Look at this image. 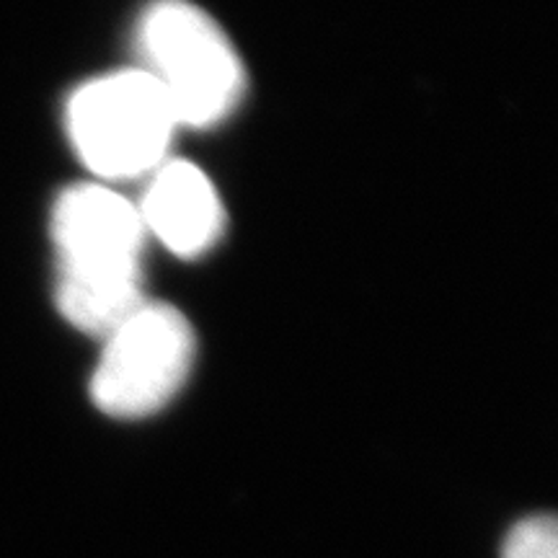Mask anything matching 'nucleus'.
I'll return each instance as SVG.
<instances>
[{
  "label": "nucleus",
  "instance_id": "obj_4",
  "mask_svg": "<svg viewBox=\"0 0 558 558\" xmlns=\"http://www.w3.org/2000/svg\"><path fill=\"white\" fill-rule=\"evenodd\" d=\"M192 362L194 331L184 313L145 300L104 337V352L90 375V399L109 416H150L179 393Z\"/></svg>",
  "mask_w": 558,
  "mask_h": 558
},
{
  "label": "nucleus",
  "instance_id": "obj_2",
  "mask_svg": "<svg viewBox=\"0 0 558 558\" xmlns=\"http://www.w3.org/2000/svg\"><path fill=\"white\" fill-rule=\"evenodd\" d=\"M135 47L145 73L171 104L179 128H215L246 90L228 34L190 0H153L140 13Z\"/></svg>",
  "mask_w": 558,
  "mask_h": 558
},
{
  "label": "nucleus",
  "instance_id": "obj_1",
  "mask_svg": "<svg viewBox=\"0 0 558 558\" xmlns=\"http://www.w3.org/2000/svg\"><path fill=\"white\" fill-rule=\"evenodd\" d=\"M54 300L68 324L107 337L145 303L137 205L104 184L70 186L52 207Z\"/></svg>",
  "mask_w": 558,
  "mask_h": 558
},
{
  "label": "nucleus",
  "instance_id": "obj_5",
  "mask_svg": "<svg viewBox=\"0 0 558 558\" xmlns=\"http://www.w3.org/2000/svg\"><path fill=\"white\" fill-rule=\"evenodd\" d=\"M145 233L181 259H197L220 241L226 209L213 181L186 160H163L137 205Z\"/></svg>",
  "mask_w": 558,
  "mask_h": 558
},
{
  "label": "nucleus",
  "instance_id": "obj_3",
  "mask_svg": "<svg viewBox=\"0 0 558 558\" xmlns=\"http://www.w3.org/2000/svg\"><path fill=\"white\" fill-rule=\"evenodd\" d=\"M68 137L96 177H150L179 130L171 104L145 70L130 68L90 78L65 109Z\"/></svg>",
  "mask_w": 558,
  "mask_h": 558
},
{
  "label": "nucleus",
  "instance_id": "obj_6",
  "mask_svg": "<svg viewBox=\"0 0 558 558\" xmlns=\"http://www.w3.org/2000/svg\"><path fill=\"white\" fill-rule=\"evenodd\" d=\"M501 558H558V530L550 514L514 522L501 543Z\"/></svg>",
  "mask_w": 558,
  "mask_h": 558
}]
</instances>
